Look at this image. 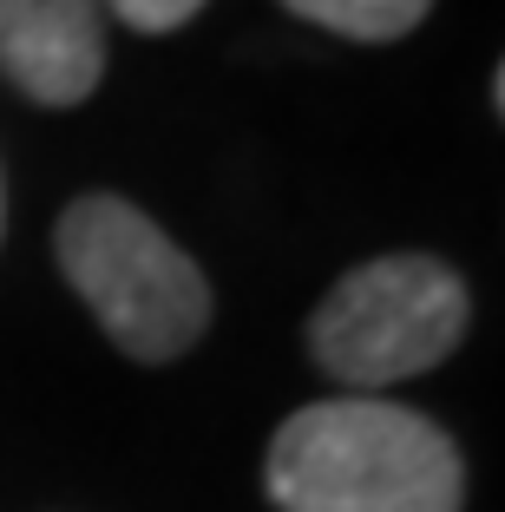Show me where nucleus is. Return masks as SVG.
Returning a JSON list of instances; mask_svg holds the SVG:
<instances>
[{
    "instance_id": "obj_7",
    "label": "nucleus",
    "mask_w": 505,
    "mask_h": 512,
    "mask_svg": "<svg viewBox=\"0 0 505 512\" xmlns=\"http://www.w3.org/2000/svg\"><path fill=\"white\" fill-rule=\"evenodd\" d=\"M0 211H7V197H0Z\"/></svg>"
},
{
    "instance_id": "obj_2",
    "label": "nucleus",
    "mask_w": 505,
    "mask_h": 512,
    "mask_svg": "<svg viewBox=\"0 0 505 512\" xmlns=\"http://www.w3.org/2000/svg\"><path fill=\"white\" fill-rule=\"evenodd\" d=\"M66 283L132 362H178L210 329V283L138 204L92 191L53 230Z\"/></svg>"
},
{
    "instance_id": "obj_4",
    "label": "nucleus",
    "mask_w": 505,
    "mask_h": 512,
    "mask_svg": "<svg viewBox=\"0 0 505 512\" xmlns=\"http://www.w3.org/2000/svg\"><path fill=\"white\" fill-rule=\"evenodd\" d=\"M0 73L40 106H79L105 73L99 0H0Z\"/></svg>"
},
{
    "instance_id": "obj_3",
    "label": "nucleus",
    "mask_w": 505,
    "mask_h": 512,
    "mask_svg": "<svg viewBox=\"0 0 505 512\" xmlns=\"http://www.w3.org/2000/svg\"><path fill=\"white\" fill-rule=\"evenodd\" d=\"M466 335V283L440 256H374L322 296L309 316V355L342 388L374 394L387 381L440 368Z\"/></svg>"
},
{
    "instance_id": "obj_6",
    "label": "nucleus",
    "mask_w": 505,
    "mask_h": 512,
    "mask_svg": "<svg viewBox=\"0 0 505 512\" xmlns=\"http://www.w3.org/2000/svg\"><path fill=\"white\" fill-rule=\"evenodd\" d=\"M197 7H204V0H112V14L138 33H171V27H184Z\"/></svg>"
},
{
    "instance_id": "obj_1",
    "label": "nucleus",
    "mask_w": 505,
    "mask_h": 512,
    "mask_svg": "<svg viewBox=\"0 0 505 512\" xmlns=\"http://www.w3.org/2000/svg\"><path fill=\"white\" fill-rule=\"evenodd\" d=\"M263 486L276 512H460L466 467L427 414L342 394L289 414Z\"/></svg>"
},
{
    "instance_id": "obj_5",
    "label": "nucleus",
    "mask_w": 505,
    "mask_h": 512,
    "mask_svg": "<svg viewBox=\"0 0 505 512\" xmlns=\"http://www.w3.org/2000/svg\"><path fill=\"white\" fill-rule=\"evenodd\" d=\"M283 7L328 33H342V40H401L427 20L433 0H283Z\"/></svg>"
}]
</instances>
